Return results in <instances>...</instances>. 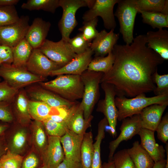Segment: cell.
<instances>
[{"label": "cell", "instance_id": "6da1fadb", "mask_svg": "<svg viewBox=\"0 0 168 168\" xmlns=\"http://www.w3.org/2000/svg\"><path fill=\"white\" fill-rule=\"evenodd\" d=\"M147 43L145 35H140L130 44H115L114 64L100 83L112 85L117 96L133 98L153 91L156 88L153 75L164 60Z\"/></svg>", "mask_w": 168, "mask_h": 168}, {"label": "cell", "instance_id": "7a4b0ae2", "mask_svg": "<svg viewBox=\"0 0 168 168\" xmlns=\"http://www.w3.org/2000/svg\"><path fill=\"white\" fill-rule=\"evenodd\" d=\"M39 83L43 88L70 101H76L83 96L84 87L81 75L62 74L53 80Z\"/></svg>", "mask_w": 168, "mask_h": 168}, {"label": "cell", "instance_id": "3957f363", "mask_svg": "<svg viewBox=\"0 0 168 168\" xmlns=\"http://www.w3.org/2000/svg\"><path fill=\"white\" fill-rule=\"evenodd\" d=\"M115 102L118 110V120L123 119L134 115L139 114L145 107L153 104L168 105V95L147 97L145 94H141L128 98L117 96Z\"/></svg>", "mask_w": 168, "mask_h": 168}, {"label": "cell", "instance_id": "277c9868", "mask_svg": "<svg viewBox=\"0 0 168 168\" xmlns=\"http://www.w3.org/2000/svg\"><path fill=\"white\" fill-rule=\"evenodd\" d=\"M103 74L102 72L87 70L81 75L84 89L80 105L86 120L93 117L92 113L100 97L99 84Z\"/></svg>", "mask_w": 168, "mask_h": 168}, {"label": "cell", "instance_id": "5b68a950", "mask_svg": "<svg viewBox=\"0 0 168 168\" xmlns=\"http://www.w3.org/2000/svg\"><path fill=\"white\" fill-rule=\"evenodd\" d=\"M114 14L119 21V31L126 44H130L134 37L135 21L138 10L134 0H119Z\"/></svg>", "mask_w": 168, "mask_h": 168}, {"label": "cell", "instance_id": "8992f818", "mask_svg": "<svg viewBox=\"0 0 168 168\" xmlns=\"http://www.w3.org/2000/svg\"><path fill=\"white\" fill-rule=\"evenodd\" d=\"M0 77L18 90L32 84L44 82L46 79L34 74L26 68L3 63L0 66Z\"/></svg>", "mask_w": 168, "mask_h": 168}, {"label": "cell", "instance_id": "52a82bcc", "mask_svg": "<svg viewBox=\"0 0 168 168\" xmlns=\"http://www.w3.org/2000/svg\"><path fill=\"white\" fill-rule=\"evenodd\" d=\"M63 14L58 23L62 39L68 42L70 36L77 25L75 15L80 8L88 7L86 0H59Z\"/></svg>", "mask_w": 168, "mask_h": 168}, {"label": "cell", "instance_id": "ba28073f", "mask_svg": "<svg viewBox=\"0 0 168 168\" xmlns=\"http://www.w3.org/2000/svg\"><path fill=\"white\" fill-rule=\"evenodd\" d=\"M100 83L105 97L99 101L96 111L104 114L107 120L111 134L113 137L115 138L117 135L116 126L118 117V110L115 102L116 93L111 84L104 82Z\"/></svg>", "mask_w": 168, "mask_h": 168}, {"label": "cell", "instance_id": "9c48e42d", "mask_svg": "<svg viewBox=\"0 0 168 168\" xmlns=\"http://www.w3.org/2000/svg\"><path fill=\"white\" fill-rule=\"evenodd\" d=\"M46 57L62 67L76 55L68 42L61 39L57 42L46 39L39 49Z\"/></svg>", "mask_w": 168, "mask_h": 168}, {"label": "cell", "instance_id": "30bf717a", "mask_svg": "<svg viewBox=\"0 0 168 168\" xmlns=\"http://www.w3.org/2000/svg\"><path fill=\"white\" fill-rule=\"evenodd\" d=\"M119 0H95L93 6L86 11L82 17L83 22L98 16L102 18L105 27L108 30L114 29L116 24L113 9Z\"/></svg>", "mask_w": 168, "mask_h": 168}, {"label": "cell", "instance_id": "8fae6325", "mask_svg": "<svg viewBox=\"0 0 168 168\" xmlns=\"http://www.w3.org/2000/svg\"><path fill=\"white\" fill-rule=\"evenodd\" d=\"M28 16H22L16 22L0 27V45L13 47L25 38L30 26Z\"/></svg>", "mask_w": 168, "mask_h": 168}, {"label": "cell", "instance_id": "7c38bea8", "mask_svg": "<svg viewBox=\"0 0 168 168\" xmlns=\"http://www.w3.org/2000/svg\"><path fill=\"white\" fill-rule=\"evenodd\" d=\"M61 67L46 57L38 49H33L26 68L34 75L46 79L51 72Z\"/></svg>", "mask_w": 168, "mask_h": 168}, {"label": "cell", "instance_id": "4fadbf2b", "mask_svg": "<svg viewBox=\"0 0 168 168\" xmlns=\"http://www.w3.org/2000/svg\"><path fill=\"white\" fill-rule=\"evenodd\" d=\"M122 121L119 128L120 133L115 139L109 143V161L112 160L116 150L121 142L131 139L134 136L138 134L142 128L139 114L126 118Z\"/></svg>", "mask_w": 168, "mask_h": 168}, {"label": "cell", "instance_id": "5bb4252c", "mask_svg": "<svg viewBox=\"0 0 168 168\" xmlns=\"http://www.w3.org/2000/svg\"><path fill=\"white\" fill-rule=\"evenodd\" d=\"M60 137L48 136L46 146L42 151V165L56 168L65 158Z\"/></svg>", "mask_w": 168, "mask_h": 168}, {"label": "cell", "instance_id": "9a60e30c", "mask_svg": "<svg viewBox=\"0 0 168 168\" xmlns=\"http://www.w3.org/2000/svg\"><path fill=\"white\" fill-rule=\"evenodd\" d=\"M93 54L90 48L83 53L77 54L68 64L52 71L50 76L67 74L81 75L87 70L88 65L92 59V56Z\"/></svg>", "mask_w": 168, "mask_h": 168}, {"label": "cell", "instance_id": "2e32d148", "mask_svg": "<svg viewBox=\"0 0 168 168\" xmlns=\"http://www.w3.org/2000/svg\"><path fill=\"white\" fill-rule=\"evenodd\" d=\"M27 93L31 100L42 102L52 108H70L76 102L67 100L41 86L31 88Z\"/></svg>", "mask_w": 168, "mask_h": 168}, {"label": "cell", "instance_id": "e0dca14e", "mask_svg": "<svg viewBox=\"0 0 168 168\" xmlns=\"http://www.w3.org/2000/svg\"><path fill=\"white\" fill-rule=\"evenodd\" d=\"M114 30L109 32L105 30H101L92 41L90 48L95 57H105L112 52L119 38V34L114 33Z\"/></svg>", "mask_w": 168, "mask_h": 168}, {"label": "cell", "instance_id": "ac0fdd59", "mask_svg": "<svg viewBox=\"0 0 168 168\" xmlns=\"http://www.w3.org/2000/svg\"><path fill=\"white\" fill-rule=\"evenodd\" d=\"M51 26L49 21L35 18L27 30L25 38L33 49H38L45 40Z\"/></svg>", "mask_w": 168, "mask_h": 168}, {"label": "cell", "instance_id": "d6986e66", "mask_svg": "<svg viewBox=\"0 0 168 168\" xmlns=\"http://www.w3.org/2000/svg\"><path fill=\"white\" fill-rule=\"evenodd\" d=\"M84 134H77L68 129L60 137L65 158L80 162L81 149Z\"/></svg>", "mask_w": 168, "mask_h": 168}, {"label": "cell", "instance_id": "ffe728a7", "mask_svg": "<svg viewBox=\"0 0 168 168\" xmlns=\"http://www.w3.org/2000/svg\"><path fill=\"white\" fill-rule=\"evenodd\" d=\"M154 132L142 128L138 134L140 138L141 145L156 163L165 159L166 151L162 145L156 142Z\"/></svg>", "mask_w": 168, "mask_h": 168}, {"label": "cell", "instance_id": "44dd1931", "mask_svg": "<svg viewBox=\"0 0 168 168\" xmlns=\"http://www.w3.org/2000/svg\"><path fill=\"white\" fill-rule=\"evenodd\" d=\"M168 105L155 104L143 109L139 114L142 128L155 132Z\"/></svg>", "mask_w": 168, "mask_h": 168}, {"label": "cell", "instance_id": "7402d4cb", "mask_svg": "<svg viewBox=\"0 0 168 168\" xmlns=\"http://www.w3.org/2000/svg\"><path fill=\"white\" fill-rule=\"evenodd\" d=\"M147 47L158 54L164 60L168 59V31L159 29L149 31L145 35Z\"/></svg>", "mask_w": 168, "mask_h": 168}, {"label": "cell", "instance_id": "603a6c76", "mask_svg": "<svg viewBox=\"0 0 168 168\" xmlns=\"http://www.w3.org/2000/svg\"><path fill=\"white\" fill-rule=\"evenodd\" d=\"M80 102H76L72 106L70 114L66 120L68 129L79 134H84L91 127L93 116L88 120L84 119Z\"/></svg>", "mask_w": 168, "mask_h": 168}, {"label": "cell", "instance_id": "cb8c5ba5", "mask_svg": "<svg viewBox=\"0 0 168 168\" xmlns=\"http://www.w3.org/2000/svg\"><path fill=\"white\" fill-rule=\"evenodd\" d=\"M135 168H152L155 162L138 141H135L131 148L127 149Z\"/></svg>", "mask_w": 168, "mask_h": 168}, {"label": "cell", "instance_id": "d4e9b609", "mask_svg": "<svg viewBox=\"0 0 168 168\" xmlns=\"http://www.w3.org/2000/svg\"><path fill=\"white\" fill-rule=\"evenodd\" d=\"M33 49L25 39H23L13 47V66L26 68V66Z\"/></svg>", "mask_w": 168, "mask_h": 168}, {"label": "cell", "instance_id": "484cf974", "mask_svg": "<svg viewBox=\"0 0 168 168\" xmlns=\"http://www.w3.org/2000/svg\"><path fill=\"white\" fill-rule=\"evenodd\" d=\"M108 125L106 119L104 117L99 123L96 141L93 143V155L91 168H103L100 156V146L105 137L106 127Z\"/></svg>", "mask_w": 168, "mask_h": 168}, {"label": "cell", "instance_id": "4316f807", "mask_svg": "<svg viewBox=\"0 0 168 168\" xmlns=\"http://www.w3.org/2000/svg\"><path fill=\"white\" fill-rule=\"evenodd\" d=\"M93 134L91 131L86 132L81 149V163L82 168H91L93 155Z\"/></svg>", "mask_w": 168, "mask_h": 168}, {"label": "cell", "instance_id": "83f0119b", "mask_svg": "<svg viewBox=\"0 0 168 168\" xmlns=\"http://www.w3.org/2000/svg\"><path fill=\"white\" fill-rule=\"evenodd\" d=\"M53 108L42 102L29 101V113L35 120L42 122L47 119L51 114Z\"/></svg>", "mask_w": 168, "mask_h": 168}, {"label": "cell", "instance_id": "f1b7e54d", "mask_svg": "<svg viewBox=\"0 0 168 168\" xmlns=\"http://www.w3.org/2000/svg\"><path fill=\"white\" fill-rule=\"evenodd\" d=\"M59 7V0H28L21 7L23 9L29 11L43 10L52 13Z\"/></svg>", "mask_w": 168, "mask_h": 168}, {"label": "cell", "instance_id": "f546056e", "mask_svg": "<svg viewBox=\"0 0 168 168\" xmlns=\"http://www.w3.org/2000/svg\"><path fill=\"white\" fill-rule=\"evenodd\" d=\"M144 23L150 26L153 29H159L168 27V15L161 12L139 11Z\"/></svg>", "mask_w": 168, "mask_h": 168}, {"label": "cell", "instance_id": "4dcf8cb0", "mask_svg": "<svg viewBox=\"0 0 168 168\" xmlns=\"http://www.w3.org/2000/svg\"><path fill=\"white\" fill-rule=\"evenodd\" d=\"M114 60L115 56L112 52L106 56L95 57L89 63L87 70L106 73L111 68Z\"/></svg>", "mask_w": 168, "mask_h": 168}, {"label": "cell", "instance_id": "1f68e13d", "mask_svg": "<svg viewBox=\"0 0 168 168\" xmlns=\"http://www.w3.org/2000/svg\"><path fill=\"white\" fill-rule=\"evenodd\" d=\"M42 122L48 136L60 138L65 134L68 129L66 121L57 122L47 119Z\"/></svg>", "mask_w": 168, "mask_h": 168}, {"label": "cell", "instance_id": "d6a6232c", "mask_svg": "<svg viewBox=\"0 0 168 168\" xmlns=\"http://www.w3.org/2000/svg\"><path fill=\"white\" fill-rule=\"evenodd\" d=\"M33 128L35 143L37 147L42 152L48 142V137L43 123L35 120L33 123Z\"/></svg>", "mask_w": 168, "mask_h": 168}, {"label": "cell", "instance_id": "836d02e7", "mask_svg": "<svg viewBox=\"0 0 168 168\" xmlns=\"http://www.w3.org/2000/svg\"><path fill=\"white\" fill-rule=\"evenodd\" d=\"M136 7L139 11L162 12L166 0H134Z\"/></svg>", "mask_w": 168, "mask_h": 168}, {"label": "cell", "instance_id": "e575fe53", "mask_svg": "<svg viewBox=\"0 0 168 168\" xmlns=\"http://www.w3.org/2000/svg\"><path fill=\"white\" fill-rule=\"evenodd\" d=\"M20 17L15 6L0 7V27L15 23L19 20Z\"/></svg>", "mask_w": 168, "mask_h": 168}, {"label": "cell", "instance_id": "d590c367", "mask_svg": "<svg viewBox=\"0 0 168 168\" xmlns=\"http://www.w3.org/2000/svg\"><path fill=\"white\" fill-rule=\"evenodd\" d=\"M23 157L9 150L0 158L2 168H21Z\"/></svg>", "mask_w": 168, "mask_h": 168}, {"label": "cell", "instance_id": "8d00e7d4", "mask_svg": "<svg viewBox=\"0 0 168 168\" xmlns=\"http://www.w3.org/2000/svg\"><path fill=\"white\" fill-rule=\"evenodd\" d=\"M98 21L97 17L86 22H83V26L78 30L85 39L90 43H91L98 34L99 32L96 29Z\"/></svg>", "mask_w": 168, "mask_h": 168}, {"label": "cell", "instance_id": "74e56055", "mask_svg": "<svg viewBox=\"0 0 168 168\" xmlns=\"http://www.w3.org/2000/svg\"><path fill=\"white\" fill-rule=\"evenodd\" d=\"M112 160L114 168H135L127 149H124L114 153Z\"/></svg>", "mask_w": 168, "mask_h": 168}, {"label": "cell", "instance_id": "f35d334b", "mask_svg": "<svg viewBox=\"0 0 168 168\" xmlns=\"http://www.w3.org/2000/svg\"><path fill=\"white\" fill-rule=\"evenodd\" d=\"M26 94L21 91L18 94L15 101V106L18 114L25 119H28L30 117L28 111V103Z\"/></svg>", "mask_w": 168, "mask_h": 168}, {"label": "cell", "instance_id": "ab89813d", "mask_svg": "<svg viewBox=\"0 0 168 168\" xmlns=\"http://www.w3.org/2000/svg\"><path fill=\"white\" fill-rule=\"evenodd\" d=\"M71 48L76 54L84 52L90 48L91 43L87 41L81 33H78L68 41Z\"/></svg>", "mask_w": 168, "mask_h": 168}, {"label": "cell", "instance_id": "60d3db41", "mask_svg": "<svg viewBox=\"0 0 168 168\" xmlns=\"http://www.w3.org/2000/svg\"><path fill=\"white\" fill-rule=\"evenodd\" d=\"M153 80L156 84L153 91L156 96L168 95V74L161 75L157 71L153 75Z\"/></svg>", "mask_w": 168, "mask_h": 168}, {"label": "cell", "instance_id": "b9f144b4", "mask_svg": "<svg viewBox=\"0 0 168 168\" xmlns=\"http://www.w3.org/2000/svg\"><path fill=\"white\" fill-rule=\"evenodd\" d=\"M26 133L25 130H20L13 136L8 149L11 152L16 153L21 150L24 147L26 141Z\"/></svg>", "mask_w": 168, "mask_h": 168}, {"label": "cell", "instance_id": "7bdbcfd3", "mask_svg": "<svg viewBox=\"0 0 168 168\" xmlns=\"http://www.w3.org/2000/svg\"><path fill=\"white\" fill-rule=\"evenodd\" d=\"M18 91L10 86L5 81L0 82V102H9Z\"/></svg>", "mask_w": 168, "mask_h": 168}, {"label": "cell", "instance_id": "ee69618b", "mask_svg": "<svg viewBox=\"0 0 168 168\" xmlns=\"http://www.w3.org/2000/svg\"><path fill=\"white\" fill-rule=\"evenodd\" d=\"M157 137L161 142L166 143L168 140V113L167 112L162 117L156 131Z\"/></svg>", "mask_w": 168, "mask_h": 168}, {"label": "cell", "instance_id": "f6af8a7d", "mask_svg": "<svg viewBox=\"0 0 168 168\" xmlns=\"http://www.w3.org/2000/svg\"><path fill=\"white\" fill-rule=\"evenodd\" d=\"M0 59L2 63L12 64L13 62V47L0 45Z\"/></svg>", "mask_w": 168, "mask_h": 168}, {"label": "cell", "instance_id": "bcb514c9", "mask_svg": "<svg viewBox=\"0 0 168 168\" xmlns=\"http://www.w3.org/2000/svg\"><path fill=\"white\" fill-rule=\"evenodd\" d=\"M8 102H0V121L4 122H9L13 119Z\"/></svg>", "mask_w": 168, "mask_h": 168}, {"label": "cell", "instance_id": "7dc6e473", "mask_svg": "<svg viewBox=\"0 0 168 168\" xmlns=\"http://www.w3.org/2000/svg\"><path fill=\"white\" fill-rule=\"evenodd\" d=\"M40 164V159L35 153H31L23 159L21 168H38Z\"/></svg>", "mask_w": 168, "mask_h": 168}, {"label": "cell", "instance_id": "c3c4849f", "mask_svg": "<svg viewBox=\"0 0 168 168\" xmlns=\"http://www.w3.org/2000/svg\"><path fill=\"white\" fill-rule=\"evenodd\" d=\"M56 168H82L80 162L71 161L64 158Z\"/></svg>", "mask_w": 168, "mask_h": 168}, {"label": "cell", "instance_id": "681fc988", "mask_svg": "<svg viewBox=\"0 0 168 168\" xmlns=\"http://www.w3.org/2000/svg\"><path fill=\"white\" fill-rule=\"evenodd\" d=\"M4 133L0 134V158L7 151L4 136H3Z\"/></svg>", "mask_w": 168, "mask_h": 168}, {"label": "cell", "instance_id": "f907efd6", "mask_svg": "<svg viewBox=\"0 0 168 168\" xmlns=\"http://www.w3.org/2000/svg\"><path fill=\"white\" fill-rule=\"evenodd\" d=\"M19 1V0H0V7L7 6H15Z\"/></svg>", "mask_w": 168, "mask_h": 168}, {"label": "cell", "instance_id": "816d5d0a", "mask_svg": "<svg viewBox=\"0 0 168 168\" xmlns=\"http://www.w3.org/2000/svg\"><path fill=\"white\" fill-rule=\"evenodd\" d=\"M166 162V160L164 159L155 163L152 168H164Z\"/></svg>", "mask_w": 168, "mask_h": 168}, {"label": "cell", "instance_id": "f5cc1de1", "mask_svg": "<svg viewBox=\"0 0 168 168\" xmlns=\"http://www.w3.org/2000/svg\"><path fill=\"white\" fill-rule=\"evenodd\" d=\"M103 168H114L113 161H109L107 162H105L102 165Z\"/></svg>", "mask_w": 168, "mask_h": 168}, {"label": "cell", "instance_id": "db71d44e", "mask_svg": "<svg viewBox=\"0 0 168 168\" xmlns=\"http://www.w3.org/2000/svg\"><path fill=\"white\" fill-rule=\"evenodd\" d=\"M8 127L7 124L0 123V134L4 133Z\"/></svg>", "mask_w": 168, "mask_h": 168}, {"label": "cell", "instance_id": "11a10c76", "mask_svg": "<svg viewBox=\"0 0 168 168\" xmlns=\"http://www.w3.org/2000/svg\"><path fill=\"white\" fill-rule=\"evenodd\" d=\"M162 13L168 15V0H166V2L164 8L161 12Z\"/></svg>", "mask_w": 168, "mask_h": 168}, {"label": "cell", "instance_id": "9f6ffc18", "mask_svg": "<svg viewBox=\"0 0 168 168\" xmlns=\"http://www.w3.org/2000/svg\"><path fill=\"white\" fill-rule=\"evenodd\" d=\"M165 147V151L167 155V159H166V162L164 168H168V144L166 143Z\"/></svg>", "mask_w": 168, "mask_h": 168}, {"label": "cell", "instance_id": "6f0895ef", "mask_svg": "<svg viewBox=\"0 0 168 168\" xmlns=\"http://www.w3.org/2000/svg\"><path fill=\"white\" fill-rule=\"evenodd\" d=\"M40 168H48L42 165V166Z\"/></svg>", "mask_w": 168, "mask_h": 168}, {"label": "cell", "instance_id": "680465c9", "mask_svg": "<svg viewBox=\"0 0 168 168\" xmlns=\"http://www.w3.org/2000/svg\"><path fill=\"white\" fill-rule=\"evenodd\" d=\"M2 64V62L1 61L0 59V66Z\"/></svg>", "mask_w": 168, "mask_h": 168}, {"label": "cell", "instance_id": "91938a15", "mask_svg": "<svg viewBox=\"0 0 168 168\" xmlns=\"http://www.w3.org/2000/svg\"><path fill=\"white\" fill-rule=\"evenodd\" d=\"M0 168H2V167H1V165L0 162Z\"/></svg>", "mask_w": 168, "mask_h": 168}]
</instances>
